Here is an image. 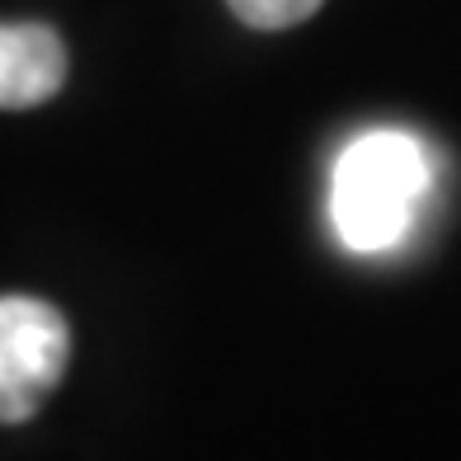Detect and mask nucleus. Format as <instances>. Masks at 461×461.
<instances>
[{
    "instance_id": "nucleus-3",
    "label": "nucleus",
    "mask_w": 461,
    "mask_h": 461,
    "mask_svg": "<svg viewBox=\"0 0 461 461\" xmlns=\"http://www.w3.org/2000/svg\"><path fill=\"white\" fill-rule=\"evenodd\" d=\"M67 86V48L48 24H0V109H38Z\"/></svg>"
},
{
    "instance_id": "nucleus-1",
    "label": "nucleus",
    "mask_w": 461,
    "mask_h": 461,
    "mask_svg": "<svg viewBox=\"0 0 461 461\" xmlns=\"http://www.w3.org/2000/svg\"><path fill=\"white\" fill-rule=\"evenodd\" d=\"M438 184L429 141L410 128L353 132L330 165L325 217L348 255H395L424 221Z\"/></svg>"
},
{
    "instance_id": "nucleus-4",
    "label": "nucleus",
    "mask_w": 461,
    "mask_h": 461,
    "mask_svg": "<svg viewBox=\"0 0 461 461\" xmlns=\"http://www.w3.org/2000/svg\"><path fill=\"white\" fill-rule=\"evenodd\" d=\"M226 5L240 24L259 29V33H278V29H292L302 19H311L325 0H226Z\"/></svg>"
},
{
    "instance_id": "nucleus-2",
    "label": "nucleus",
    "mask_w": 461,
    "mask_h": 461,
    "mask_svg": "<svg viewBox=\"0 0 461 461\" xmlns=\"http://www.w3.org/2000/svg\"><path fill=\"white\" fill-rule=\"evenodd\" d=\"M71 358L67 316L43 297H0V424H24L61 386Z\"/></svg>"
}]
</instances>
